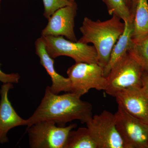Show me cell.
<instances>
[{"label":"cell","instance_id":"obj_12","mask_svg":"<svg viewBox=\"0 0 148 148\" xmlns=\"http://www.w3.org/2000/svg\"><path fill=\"white\" fill-rule=\"evenodd\" d=\"M36 54L40 58V63L44 68L51 79L50 90L53 93L58 94L64 91L70 92L71 84L69 78H66L58 74L54 67V60L49 55L45 48L42 37L38 38L35 43Z\"/></svg>","mask_w":148,"mask_h":148},{"label":"cell","instance_id":"obj_10","mask_svg":"<svg viewBox=\"0 0 148 148\" xmlns=\"http://www.w3.org/2000/svg\"><path fill=\"white\" fill-rule=\"evenodd\" d=\"M118 105L130 114L148 125V97L142 87H131L115 95Z\"/></svg>","mask_w":148,"mask_h":148},{"label":"cell","instance_id":"obj_5","mask_svg":"<svg viewBox=\"0 0 148 148\" xmlns=\"http://www.w3.org/2000/svg\"><path fill=\"white\" fill-rule=\"evenodd\" d=\"M67 73L71 82L70 92L80 98L92 88L105 90L106 78L98 64L75 63L68 69Z\"/></svg>","mask_w":148,"mask_h":148},{"label":"cell","instance_id":"obj_11","mask_svg":"<svg viewBox=\"0 0 148 148\" xmlns=\"http://www.w3.org/2000/svg\"><path fill=\"white\" fill-rule=\"evenodd\" d=\"M13 84H3L0 90V144L8 143V132L14 127L27 125V120L16 113L8 99V92L13 88Z\"/></svg>","mask_w":148,"mask_h":148},{"label":"cell","instance_id":"obj_8","mask_svg":"<svg viewBox=\"0 0 148 148\" xmlns=\"http://www.w3.org/2000/svg\"><path fill=\"white\" fill-rule=\"evenodd\" d=\"M86 124L98 148H124L114 114L103 111L100 114L92 116Z\"/></svg>","mask_w":148,"mask_h":148},{"label":"cell","instance_id":"obj_21","mask_svg":"<svg viewBox=\"0 0 148 148\" xmlns=\"http://www.w3.org/2000/svg\"><path fill=\"white\" fill-rule=\"evenodd\" d=\"M127 5L128 6L129 8H130V4H131V1L132 0H124Z\"/></svg>","mask_w":148,"mask_h":148},{"label":"cell","instance_id":"obj_4","mask_svg":"<svg viewBox=\"0 0 148 148\" xmlns=\"http://www.w3.org/2000/svg\"><path fill=\"white\" fill-rule=\"evenodd\" d=\"M48 53L51 58L71 57L75 63L98 64V56L94 46L71 41L62 36H41Z\"/></svg>","mask_w":148,"mask_h":148},{"label":"cell","instance_id":"obj_6","mask_svg":"<svg viewBox=\"0 0 148 148\" xmlns=\"http://www.w3.org/2000/svg\"><path fill=\"white\" fill-rule=\"evenodd\" d=\"M54 122H39L27 127L29 145L32 148H64L70 131L76 124L57 126Z\"/></svg>","mask_w":148,"mask_h":148},{"label":"cell","instance_id":"obj_22","mask_svg":"<svg viewBox=\"0 0 148 148\" xmlns=\"http://www.w3.org/2000/svg\"><path fill=\"white\" fill-rule=\"evenodd\" d=\"M1 0H0V3H1Z\"/></svg>","mask_w":148,"mask_h":148},{"label":"cell","instance_id":"obj_1","mask_svg":"<svg viewBox=\"0 0 148 148\" xmlns=\"http://www.w3.org/2000/svg\"><path fill=\"white\" fill-rule=\"evenodd\" d=\"M92 105L76 94L71 92L55 94L47 86L39 106L27 119V127L45 121H53L59 126L75 120L86 124L92 118Z\"/></svg>","mask_w":148,"mask_h":148},{"label":"cell","instance_id":"obj_14","mask_svg":"<svg viewBox=\"0 0 148 148\" xmlns=\"http://www.w3.org/2000/svg\"><path fill=\"white\" fill-rule=\"evenodd\" d=\"M124 22V31L114 46L108 63L103 69L104 76L106 77L108 76L111 69L117 61L129 51L134 42L132 39L133 20Z\"/></svg>","mask_w":148,"mask_h":148},{"label":"cell","instance_id":"obj_2","mask_svg":"<svg viewBox=\"0 0 148 148\" xmlns=\"http://www.w3.org/2000/svg\"><path fill=\"white\" fill-rule=\"evenodd\" d=\"M115 14L105 21L85 17L79 28L82 36L79 42L92 43L98 53V64L103 69L108 63L112 50L124 30V22Z\"/></svg>","mask_w":148,"mask_h":148},{"label":"cell","instance_id":"obj_9","mask_svg":"<svg viewBox=\"0 0 148 148\" xmlns=\"http://www.w3.org/2000/svg\"><path fill=\"white\" fill-rule=\"evenodd\" d=\"M77 5L76 2L58 10L49 18L42 31V36H62L71 41H77L75 32V18Z\"/></svg>","mask_w":148,"mask_h":148},{"label":"cell","instance_id":"obj_13","mask_svg":"<svg viewBox=\"0 0 148 148\" xmlns=\"http://www.w3.org/2000/svg\"><path fill=\"white\" fill-rule=\"evenodd\" d=\"M130 9L133 18L132 39L138 41L148 36L147 0H132Z\"/></svg>","mask_w":148,"mask_h":148},{"label":"cell","instance_id":"obj_3","mask_svg":"<svg viewBox=\"0 0 148 148\" xmlns=\"http://www.w3.org/2000/svg\"><path fill=\"white\" fill-rule=\"evenodd\" d=\"M143 71L140 64L129 52L120 58L106 77L104 91L114 97L121 90L131 87H142Z\"/></svg>","mask_w":148,"mask_h":148},{"label":"cell","instance_id":"obj_19","mask_svg":"<svg viewBox=\"0 0 148 148\" xmlns=\"http://www.w3.org/2000/svg\"><path fill=\"white\" fill-rule=\"evenodd\" d=\"M20 78V75L18 73L6 74L0 69V82L3 84L18 83Z\"/></svg>","mask_w":148,"mask_h":148},{"label":"cell","instance_id":"obj_20","mask_svg":"<svg viewBox=\"0 0 148 148\" xmlns=\"http://www.w3.org/2000/svg\"><path fill=\"white\" fill-rule=\"evenodd\" d=\"M142 88L148 97V75L143 72L142 75Z\"/></svg>","mask_w":148,"mask_h":148},{"label":"cell","instance_id":"obj_15","mask_svg":"<svg viewBox=\"0 0 148 148\" xmlns=\"http://www.w3.org/2000/svg\"><path fill=\"white\" fill-rule=\"evenodd\" d=\"M64 148H98L88 127L71 130Z\"/></svg>","mask_w":148,"mask_h":148},{"label":"cell","instance_id":"obj_7","mask_svg":"<svg viewBox=\"0 0 148 148\" xmlns=\"http://www.w3.org/2000/svg\"><path fill=\"white\" fill-rule=\"evenodd\" d=\"M114 114L124 148H148V125L130 114L119 105Z\"/></svg>","mask_w":148,"mask_h":148},{"label":"cell","instance_id":"obj_16","mask_svg":"<svg viewBox=\"0 0 148 148\" xmlns=\"http://www.w3.org/2000/svg\"><path fill=\"white\" fill-rule=\"evenodd\" d=\"M128 52L140 64L143 72L148 75V36L134 41Z\"/></svg>","mask_w":148,"mask_h":148},{"label":"cell","instance_id":"obj_18","mask_svg":"<svg viewBox=\"0 0 148 148\" xmlns=\"http://www.w3.org/2000/svg\"><path fill=\"white\" fill-rule=\"evenodd\" d=\"M44 7L43 15L48 19L56 11L70 5L75 2V0H42Z\"/></svg>","mask_w":148,"mask_h":148},{"label":"cell","instance_id":"obj_17","mask_svg":"<svg viewBox=\"0 0 148 148\" xmlns=\"http://www.w3.org/2000/svg\"><path fill=\"white\" fill-rule=\"evenodd\" d=\"M106 4L109 14H115L124 22L131 21L133 18L130 9L124 0H103Z\"/></svg>","mask_w":148,"mask_h":148}]
</instances>
